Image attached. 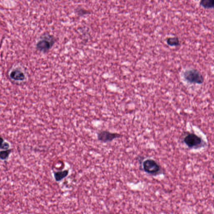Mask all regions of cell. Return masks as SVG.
I'll return each instance as SVG.
<instances>
[{
	"instance_id": "6da1fadb",
	"label": "cell",
	"mask_w": 214,
	"mask_h": 214,
	"mask_svg": "<svg viewBox=\"0 0 214 214\" xmlns=\"http://www.w3.org/2000/svg\"><path fill=\"white\" fill-rule=\"evenodd\" d=\"M183 141L189 148L195 149L201 148L205 144L201 138L193 133L187 132Z\"/></svg>"
},
{
	"instance_id": "7a4b0ae2",
	"label": "cell",
	"mask_w": 214,
	"mask_h": 214,
	"mask_svg": "<svg viewBox=\"0 0 214 214\" xmlns=\"http://www.w3.org/2000/svg\"><path fill=\"white\" fill-rule=\"evenodd\" d=\"M143 170L146 173L153 176L158 175L162 171V168L157 163L152 159H146L142 164Z\"/></svg>"
},
{
	"instance_id": "3957f363",
	"label": "cell",
	"mask_w": 214,
	"mask_h": 214,
	"mask_svg": "<svg viewBox=\"0 0 214 214\" xmlns=\"http://www.w3.org/2000/svg\"><path fill=\"white\" fill-rule=\"evenodd\" d=\"M184 77L189 83L193 84H202L204 77L199 71L195 69L187 70L184 73Z\"/></svg>"
},
{
	"instance_id": "277c9868",
	"label": "cell",
	"mask_w": 214,
	"mask_h": 214,
	"mask_svg": "<svg viewBox=\"0 0 214 214\" xmlns=\"http://www.w3.org/2000/svg\"><path fill=\"white\" fill-rule=\"evenodd\" d=\"M55 43L54 37L50 35L44 36L37 43V49L38 50L44 53H46L49 51Z\"/></svg>"
},
{
	"instance_id": "5b68a950",
	"label": "cell",
	"mask_w": 214,
	"mask_h": 214,
	"mask_svg": "<svg viewBox=\"0 0 214 214\" xmlns=\"http://www.w3.org/2000/svg\"><path fill=\"white\" fill-rule=\"evenodd\" d=\"M120 134L117 133H111L106 131H103L100 132L97 134V139L99 141L104 142L108 143L111 142L120 137Z\"/></svg>"
},
{
	"instance_id": "8992f818",
	"label": "cell",
	"mask_w": 214,
	"mask_h": 214,
	"mask_svg": "<svg viewBox=\"0 0 214 214\" xmlns=\"http://www.w3.org/2000/svg\"><path fill=\"white\" fill-rule=\"evenodd\" d=\"M10 77L11 79L15 81H23L25 78L24 74L21 70L18 69L11 71Z\"/></svg>"
},
{
	"instance_id": "52a82bcc",
	"label": "cell",
	"mask_w": 214,
	"mask_h": 214,
	"mask_svg": "<svg viewBox=\"0 0 214 214\" xmlns=\"http://www.w3.org/2000/svg\"><path fill=\"white\" fill-rule=\"evenodd\" d=\"M69 171L68 169L63 171H55L54 172V178L57 182L61 181L68 175Z\"/></svg>"
},
{
	"instance_id": "ba28073f",
	"label": "cell",
	"mask_w": 214,
	"mask_h": 214,
	"mask_svg": "<svg viewBox=\"0 0 214 214\" xmlns=\"http://www.w3.org/2000/svg\"><path fill=\"white\" fill-rule=\"evenodd\" d=\"M201 4L207 9L214 8V0H201Z\"/></svg>"
},
{
	"instance_id": "9c48e42d",
	"label": "cell",
	"mask_w": 214,
	"mask_h": 214,
	"mask_svg": "<svg viewBox=\"0 0 214 214\" xmlns=\"http://www.w3.org/2000/svg\"><path fill=\"white\" fill-rule=\"evenodd\" d=\"M11 152H12V149H11L1 151L0 152V159L1 160H6L9 158Z\"/></svg>"
},
{
	"instance_id": "30bf717a",
	"label": "cell",
	"mask_w": 214,
	"mask_h": 214,
	"mask_svg": "<svg viewBox=\"0 0 214 214\" xmlns=\"http://www.w3.org/2000/svg\"><path fill=\"white\" fill-rule=\"evenodd\" d=\"M167 43L170 46H177L179 44V41L177 37H171L167 39Z\"/></svg>"
},
{
	"instance_id": "8fae6325",
	"label": "cell",
	"mask_w": 214,
	"mask_h": 214,
	"mask_svg": "<svg viewBox=\"0 0 214 214\" xmlns=\"http://www.w3.org/2000/svg\"><path fill=\"white\" fill-rule=\"evenodd\" d=\"M1 148L3 150H7L9 149L10 148V144L7 142H5L4 140L1 137Z\"/></svg>"
},
{
	"instance_id": "7c38bea8",
	"label": "cell",
	"mask_w": 214,
	"mask_h": 214,
	"mask_svg": "<svg viewBox=\"0 0 214 214\" xmlns=\"http://www.w3.org/2000/svg\"><path fill=\"white\" fill-rule=\"evenodd\" d=\"M213 179H214V174L213 175Z\"/></svg>"
}]
</instances>
